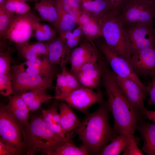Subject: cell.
I'll list each match as a JSON object with an SVG mask.
<instances>
[{"instance_id":"cell-1","label":"cell","mask_w":155,"mask_h":155,"mask_svg":"<svg viewBox=\"0 0 155 155\" xmlns=\"http://www.w3.org/2000/svg\"><path fill=\"white\" fill-rule=\"evenodd\" d=\"M102 78L107 105L114 120L113 129L119 135H133L143 116L127 100L113 71L106 68Z\"/></svg>"},{"instance_id":"cell-2","label":"cell","mask_w":155,"mask_h":155,"mask_svg":"<svg viewBox=\"0 0 155 155\" xmlns=\"http://www.w3.org/2000/svg\"><path fill=\"white\" fill-rule=\"evenodd\" d=\"M109 111L106 102L103 101L95 111L87 113L73 130L89 154L99 155L109 142L119 135L110 124Z\"/></svg>"},{"instance_id":"cell-3","label":"cell","mask_w":155,"mask_h":155,"mask_svg":"<svg viewBox=\"0 0 155 155\" xmlns=\"http://www.w3.org/2000/svg\"><path fill=\"white\" fill-rule=\"evenodd\" d=\"M25 153L34 155L38 153L48 155L50 152L72 141L62 137L46 124L42 116H32L28 125L22 126Z\"/></svg>"},{"instance_id":"cell-4","label":"cell","mask_w":155,"mask_h":155,"mask_svg":"<svg viewBox=\"0 0 155 155\" xmlns=\"http://www.w3.org/2000/svg\"><path fill=\"white\" fill-rule=\"evenodd\" d=\"M100 20L106 43L129 63L131 55L129 41L118 11L113 10Z\"/></svg>"},{"instance_id":"cell-5","label":"cell","mask_w":155,"mask_h":155,"mask_svg":"<svg viewBox=\"0 0 155 155\" xmlns=\"http://www.w3.org/2000/svg\"><path fill=\"white\" fill-rule=\"evenodd\" d=\"M40 19L30 10L23 14H15L1 39L7 40L16 44L29 42L34 32Z\"/></svg>"},{"instance_id":"cell-6","label":"cell","mask_w":155,"mask_h":155,"mask_svg":"<svg viewBox=\"0 0 155 155\" xmlns=\"http://www.w3.org/2000/svg\"><path fill=\"white\" fill-rule=\"evenodd\" d=\"M12 94L21 95L36 89L46 90L52 88L53 79L30 74L25 70L22 63L11 66Z\"/></svg>"},{"instance_id":"cell-7","label":"cell","mask_w":155,"mask_h":155,"mask_svg":"<svg viewBox=\"0 0 155 155\" xmlns=\"http://www.w3.org/2000/svg\"><path fill=\"white\" fill-rule=\"evenodd\" d=\"M120 16L124 27L153 23L155 5L148 0H129Z\"/></svg>"},{"instance_id":"cell-8","label":"cell","mask_w":155,"mask_h":155,"mask_svg":"<svg viewBox=\"0 0 155 155\" xmlns=\"http://www.w3.org/2000/svg\"><path fill=\"white\" fill-rule=\"evenodd\" d=\"M22 124L8 111L6 105L0 106V141L25 153L22 132Z\"/></svg>"},{"instance_id":"cell-9","label":"cell","mask_w":155,"mask_h":155,"mask_svg":"<svg viewBox=\"0 0 155 155\" xmlns=\"http://www.w3.org/2000/svg\"><path fill=\"white\" fill-rule=\"evenodd\" d=\"M54 99L63 101L71 108L85 114L91 106L103 101L101 92L83 86L65 95L55 96Z\"/></svg>"},{"instance_id":"cell-10","label":"cell","mask_w":155,"mask_h":155,"mask_svg":"<svg viewBox=\"0 0 155 155\" xmlns=\"http://www.w3.org/2000/svg\"><path fill=\"white\" fill-rule=\"evenodd\" d=\"M129 42L131 57L138 51L155 47L153 23L125 28Z\"/></svg>"},{"instance_id":"cell-11","label":"cell","mask_w":155,"mask_h":155,"mask_svg":"<svg viewBox=\"0 0 155 155\" xmlns=\"http://www.w3.org/2000/svg\"><path fill=\"white\" fill-rule=\"evenodd\" d=\"M100 48L113 73L120 77L133 81L142 90L146 97L148 94L146 86L134 73L129 63L115 53L106 43L100 45Z\"/></svg>"},{"instance_id":"cell-12","label":"cell","mask_w":155,"mask_h":155,"mask_svg":"<svg viewBox=\"0 0 155 155\" xmlns=\"http://www.w3.org/2000/svg\"><path fill=\"white\" fill-rule=\"evenodd\" d=\"M104 63L99 57L86 63L73 73L81 85L94 89L97 87L106 68Z\"/></svg>"},{"instance_id":"cell-13","label":"cell","mask_w":155,"mask_h":155,"mask_svg":"<svg viewBox=\"0 0 155 155\" xmlns=\"http://www.w3.org/2000/svg\"><path fill=\"white\" fill-rule=\"evenodd\" d=\"M129 64L138 76L151 77L155 72V47L137 52L131 56Z\"/></svg>"},{"instance_id":"cell-14","label":"cell","mask_w":155,"mask_h":155,"mask_svg":"<svg viewBox=\"0 0 155 155\" xmlns=\"http://www.w3.org/2000/svg\"><path fill=\"white\" fill-rule=\"evenodd\" d=\"M114 74L117 84L127 100L144 117L147 109L144 104L143 99L146 97L142 90L133 81Z\"/></svg>"},{"instance_id":"cell-15","label":"cell","mask_w":155,"mask_h":155,"mask_svg":"<svg viewBox=\"0 0 155 155\" xmlns=\"http://www.w3.org/2000/svg\"><path fill=\"white\" fill-rule=\"evenodd\" d=\"M99 57L98 51L93 42L86 40L71 51V72L73 73L90 61Z\"/></svg>"},{"instance_id":"cell-16","label":"cell","mask_w":155,"mask_h":155,"mask_svg":"<svg viewBox=\"0 0 155 155\" xmlns=\"http://www.w3.org/2000/svg\"><path fill=\"white\" fill-rule=\"evenodd\" d=\"M48 46L47 56L53 64L59 65L62 69L70 62L71 51L59 36L46 42Z\"/></svg>"},{"instance_id":"cell-17","label":"cell","mask_w":155,"mask_h":155,"mask_svg":"<svg viewBox=\"0 0 155 155\" xmlns=\"http://www.w3.org/2000/svg\"><path fill=\"white\" fill-rule=\"evenodd\" d=\"M28 73L53 79L56 74L55 65L49 59L47 55L32 60H26L23 63Z\"/></svg>"},{"instance_id":"cell-18","label":"cell","mask_w":155,"mask_h":155,"mask_svg":"<svg viewBox=\"0 0 155 155\" xmlns=\"http://www.w3.org/2000/svg\"><path fill=\"white\" fill-rule=\"evenodd\" d=\"M82 10L97 20L103 18L114 10L108 0H80Z\"/></svg>"},{"instance_id":"cell-19","label":"cell","mask_w":155,"mask_h":155,"mask_svg":"<svg viewBox=\"0 0 155 155\" xmlns=\"http://www.w3.org/2000/svg\"><path fill=\"white\" fill-rule=\"evenodd\" d=\"M143 140L142 150L147 155H155V123L143 119L136 128Z\"/></svg>"},{"instance_id":"cell-20","label":"cell","mask_w":155,"mask_h":155,"mask_svg":"<svg viewBox=\"0 0 155 155\" xmlns=\"http://www.w3.org/2000/svg\"><path fill=\"white\" fill-rule=\"evenodd\" d=\"M78 24L81 26L84 36L87 40L93 41L102 36L100 20H96L82 12L79 18Z\"/></svg>"},{"instance_id":"cell-21","label":"cell","mask_w":155,"mask_h":155,"mask_svg":"<svg viewBox=\"0 0 155 155\" xmlns=\"http://www.w3.org/2000/svg\"><path fill=\"white\" fill-rule=\"evenodd\" d=\"M6 105L9 112L23 125L28 124L30 111L21 95H13Z\"/></svg>"},{"instance_id":"cell-22","label":"cell","mask_w":155,"mask_h":155,"mask_svg":"<svg viewBox=\"0 0 155 155\" xmlns=\"http://www.w3.org/2000/svg\"><path fill=\"white\" fill-rule=\"evenodd\" d=\"M16 45L19 54L26 60L34 59L40 56L47 55L48 53L46 43L28 42Z\"/></svg>"},{"instance_id":"cell-23","label":"cell","mask_w":155,"mask_h":155,"mask_svg":"<svg viewBox=\"0 0 155 155\" xmlns=\"http://www.w3.org/2000/svg\"><path fill=\"white\" fill-rule=\"evenodd\" d=\"M46 90L34 89L21 95L30 111L38 110L43 103L48 100L54 99V96L48 94Z\"/></svg>"},{"instance_id":"cell-24","label":"cell","mask_w":155,"mask_h":155,"mask_svg":"<svg viewBox=\"0 0 155 155\" xmlns=\"http://www.w3.org/2000/svg\"><path fill=\"white\" fill-rule=\"evenodd\" d=\"M59 104L60 122L63 130L66 133L73 130L81 123L71 107L63 101Z\"/></svg>"},{"instance_id":"cell-25","label":"cell","mask_w":155,"mask_h":155,"mask_svg":"<svg viewBox=\"0 0 155 155\" xmlns=\"http://www.w3.org/2000/svg\"><path fill=\"white\" fill-rule=\"evenodd\" d=\"M42 116L45 122L55 132L64 138L69 139V135L62 129L59 113L55 104L47 110H42Z\"/></svg>"},{"instance_id":"cell-26","label":"cell","mask_w":155,"mask_h":155,"mask_svg":"<svg viewBox=\"0 0 155 155\" xmlns=\"http://www.w3.org/2000/svg\"><path fill=\"white\" fill-rule=\"evenodd\" d=\"M58 14V21L55 29L59 34L72 31L78 23L76 19L63 9L59 0H55Z\"/></svg>"},{"instance_id":"cell-27","label":"cell","mask_w":155,"mask_h":155,"mask_svg":"<svg viewBox=\"0 0 155 155\" xmlns=\"http://www.w3.org/2000/svg\"><path fill=\"white\" fill-rule=\"evenodd\" d=\"M133 135L122 133L113 139L100 152L99 155H118L123 152Z\"/></svg>"},{"instance_id":"cell-28","label":"cell","mask_w":155,"mask_h":155,"mask_svg":"<svg viewBox=\"0 0 155 155\" xmlns=\"http://www.w3.org/2000/svg\"><path fill=\"white\" fill-rule=\"evenodd\" d=\"M73 31L72 32V31H69L59 34V36L71 51L83 42V36H84L80 25Z\"/></svg>"},{"instance_id":"cell-29","label":"cell","mask_w":155,"mask_h":155,"mask_svg":"<svg viewBox=\"0 0 155 155\" xmlns=\"http://www.w3.org/2000/svg\"><path fill=\"white\" fill-rule=\"evenodd\" d=\"M89 154L82 146H77L72 141L68 142L49 152L48 155H87Z\"/></svg>"},{"instance_id":"cell-30","label":"cell","mask_w":155,"mask_h":155,"mask_svg":"<svg viewBox=\"0 0 155 155\" xmlns=\"http://www.w3.org/2000/svg\"><path fill=\"white\" fill-rule=\"evenodd\" d=\"M59 1L65 10L75 18L78 24L79 18L82 12L80 0Z\"/></svg>"},{"instance_id":"cell-31","label":"cell","mask_w":155,"mask_h":155,"mask_svg":"<svg viewBox=\"0 0 155 155\" xmlns=\"http://www.w3.org/2000/svg\"><path fill=\"white\" fill-rule=\"evenodd\" d=\"M15 13L0 7V37L1 39L11 23Z\"/></svg>"},{"instance_id":"cell-32","label":"cell","mask_w":155,"mask_h":155,"mask_svg":"<svg viewBox=\"0 0 155 155\" xmlns=\"http://www.w3.org/2000/svg\"><path fill=\"white\" fill-rule=\"evenodd\" d=\"M12 78L10 71L0 75V94L6 96L12 94Z\"/></svg>"},{"instance_id":"cell-33","label":"cell","mask_w":155,"mask_h":155,"mask_svg":"<svg viewBox=\"0 0 155 155\" xmlns=\"http://www.w3.org/2000/svg\"><path fill=\"white\" fill-rule=\"evenodd\" d=\"M57 35L55 30L52 28L44 31L41 28L40 23L36 26L34 31V36L38 41L49 42L55 38Z\"/></svg>"},{"instance_id":"cell-34","label":"cell","mask_w":155,"mask_h":155,"mask_svg":"<svg viewBox=\"0 0 155 155\" xmlns=\"http://www.w3.org/2000/svg\"><path fill=\"white\" fill-rule=\"evenodd\" d=\"M65 67L62 69L61 73L57 77L55 89V96H61L64 95L67 88V80Z\"/></svg>"},{"instance_id":"cell-35","label":"cell","mask_w":155,"mask_h":155,"mask_svg":"<svg viewBox=\"0 0 155 155\" xmlns=\"http://www.w3.org/2000/svg\"><path fill=\"white\" fill-rule=\"evenodd\" d=\"M12 59L9 50L5 52L0 51V75L9 72L11 66Z\"/></svg>"},{"instance_id":"cell-36","label":"cell","mask_w":155,"mask_h":155,"mask_svg":"<svg viewBox=\"0 0 155 155\" xmlns=\"http://www.w3.org/2000/svg\"><path fill=\"white\" fill-rule=\"evenodd\" d=\"M65 73L67 85L65 93L63 95L67 94L82 86L75 76L71 71H68L66 68Z\"/></svg>"},{"instance_id":"cell-37","label":"cell","mask_w":155,"mask_h":155,"mask_svg":"<svg viewBox=\"0 0 155 155\" xmlns=\"http://www.w3.org/2000/svg\"><path fill=\"white\" fill-rule=\"evenodd\" d=\"M47 22L56 27L58 21V14L55 5V0H47Z\"/></svg>"},{"instance_id":"cell-38","label":"cell","mask_w":155,"mask_h":155,"mask_svg":"<svg viewBox=\"0 0 155 155\" xmlns=\"http://www.w3.org/2000/svg\"><path fill=\"white\" fill-rule=\"evenodd\" d=\"M123 155H143L144 154L137 146L135 137L133 135L127 147L123 151Z\"/></svg>"},{"instance_id":"cell-39","label":"cell","mask_w":155,"mask_h":155,"mask_svg":"<svg viewBox=\"0 0 155 155\" xmlns=\"http://www.w3.org/2000/svg\"><path fill=\"white\" fill-rule=\"evenodd\" d=\"M35 9L38 13L41 19L47 22L48 1L47 0H41L34 4Z\"/></svg>"},{"instance_id":"cell-40","label":"cell","mask_w":155,"mask_h":155,"mask_svg":"<svg viewBox=\"0 0 155 155\" xmlns=\"http://www.w3.org/2000/svg\"><path fill=\"white\" fill-rule=\"evenodd\" d=\"M150 77L151 81L146 86L148 93L150 95L148 103L149 105H155V72Z\"/></svg>"},{"instance_id":"cell-41","label":"cell","mask_w":155,"mask_h":155,"mask_svg":"<svg viewBox=\"0 0 155 155\" xmlns=\"http://www.w3.org/2000/svg\"><path fill=\"white\" fill-rule=\"evenodd\" d=\"M22 154L16 148L0 141V155H18Z\"/></svg>"},{"instance_id":"cell-42","label":"cell","mask_w":155,"mask_h":155,"mask_svg":"<svg viewBox=\"0 0 155 155\" xmlns=\"http://www.w3.org/2000/svg\"><path fill=\"white\" fill-rule=\"evenodd\" d=\"M21 0H5L0 7L16 13Z\"/></svg>"},{"instance_id":"cell-43","label":"cell","mask_w":155,"mask_h":155,"mask_svg":"<svg viewBox=\"0 0 155 155\" xmlns=\"http://www.w3.org/2000/svg\"><path fill=\"white\" fill-rule=\"evenodd\" d=\"M143 116L144 118L148 119L155 123V111L147 109L144 113Z\"/></svg>"},{"instance_id":"cell-44","label":"cell","mask_w":155,"mask_h":155,"mask_svg":"<svg viewBox=\"0 0 155 155\" xmlns=\"http://www.w3.org/2000/svg\"><path fill=\"white\" fill-rule=\"evenodd\" d=\"M111 3L113 9H117L121 5L123 0H108Z\"/></svg>"},{"instance_id":"cell-45","label":"cell","mask_w":155,"mask_h":155,"mask_svg":"<svg viewBox=\"0 0 155 155\" xmlns=\"http://www.w3.org/2000/svg\"><path fill=\"white\" fill-rule=\"evenodd\" d=\"M21 0L24 1H36V2L39 0L40 1V0Z\"/></svg>"},{"instance_id":"cell-46","label":"cell","mask_w":155,"mask_h":155,"mask_svg":"<svg viewBox=\"0 0 155 155\" xmlns=\"http://www.w3.org/2000/svg\"><path fill=\"white\" fill-rule=\"evenodd\" d=\"M148 0L151 2H152V3H153L155 5V0Z\"/></svg>"},{"instance_id":"cell-47","label":"cell","mask_w":155,"mask_h":155,"mask_svg":"<svg viewBox=\"0 0 155 155\" xmlns=\"http://www.w3.org/2000/svg\"></svg>"},{"instance_id":"cell-48","label":"cell","mask_w":155,"mask_h":155,"mask_svg":"<svg viewBox=\"0 0 155 155\" xmlns=\"http://www.w3.org/2000/svg\"></svg>"}]
</instances>
